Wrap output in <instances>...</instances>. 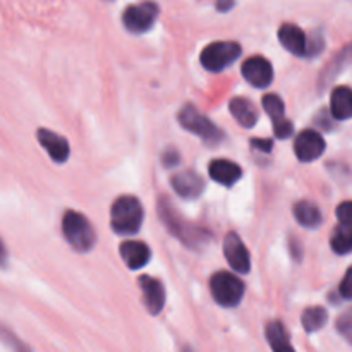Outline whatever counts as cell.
<instances>
[{"mask_svg":"<svg viewBox=\"0 0 352 352\" xmlns=\"http://www.w3.org/2000/svg\"><path fill=\"white\" fill-rule=\"evenodd\" d=\"M158 215H160L162 223H165L172 236L181 239L188 248H199L205 246L210 241V232H206L201 227L195 226L191 222H186L177 212L170 206L168 199H160L158 201Z\"/></svg>","mask_w":352,"mask_h":352,"instance_id":"1","label":"cell"},{"mask_svg":"<svg viewBox=\"0 0 352 352\" xmlns=\"http://www.w3.org/2000/svg\"><path fill=\"white\" fill-rule=\"evenodd\" d=\"M112 229L120 236H133L143 223V206L134 196H120L110 210Z\"/></svg>","mask_w":352,"mask_h":352,"instance_id":"2","label":"cell"},{"mask_svg":"<svg viewBox=\"0 0 352 352\" xmlns=\"http://www.w3.org/2000/svg\"><path fill=\"white\" fill-rule=\"evenodd\" d=\"M62 230L67 243L76 251H89L96 243V234L85 215L78 212H65L62 219Z\"/></svg>","mask_w":352,"mask_h":352,"instance_id":"3","label":"cell"},{"mask_svg":"<svg viewBox=\"0 0 352 352\" xmlns=\"http://www.w3.org/2000/svg\"><path fill=\"white\" fill-rule=\"evenodd\" d=\"M210 291L217 305L223 308H234L244 296V284L239 277L229 272H219L210 280Z\"/></svg>","mask_w":352,"mask_h":352,"instance_id":"4","label":"cell"},{"mask_svg":"<svg viewBox=\"0 0 352 352\" xmlns=\"http://www.w3.org/2000/svg\"><path fill=\"white\" fill-rule=\"evenodd\" d=\"M179 122L184 129L191 131V133L198 134L205 143L208 144H217L222 141L223 134L208 117H205L203 113H199L196 110V107L186 105L184 109L179 112Z\"/></svg>","mask_w":352,"mask_h":352,"instance_id":"5","label":"cell"},{"mask_svg":"<svg viewBox=\"0 0 352 352\" xmlns=\"http://www.w3.org/2000/svg\"><path fill=\"white\" fill-rule=\"evenodd\" d=\"M241 45L236 41H215L201 52L203 67L212 72H220L237 60Z\"/></svg>","mask_w":352,"mask_h":352,"instance_id":"6","label":"cell"},{"mask_svg":"<svg viewBox=\"0 0 352 352\" xmlns=\"http://www.w3.org/2000/svg\"><path fill=\"white\" fill-rule=\"evenodd\" d=\"M158 17V6L153 2H143L138 6H131L124 10V26L131 33H144L155 24Z\"/></svg>","mask_w":352,"mask_h":352,"instance_id":"7","label":"cell"},{"mask_svg":"<svg viewBox=\"0 0 352 352\" xmlns=\"http://www.w3.org/2000/svg\"><path fill=\"white\" fill-rule=\"evenodd\" d=\"M223 253H226L232 270H236L237 274H248L251 270L250 251L236 232L227 234L226 241H223Z\"/></svg>","mask_w":352,"mask_h":352,"instance_id":"8","label":"cell"},{"mask_svg":"<svg viewBox=\"0 0 352 352\" xmlns=\"http://www.w3.org/2000/svg\"><path fill=\"white\" fill-rule=\"evenodd\" d=\"M296 157L301 162H313L325 151V140L316 131L306 129L294 141Z\"/></svg>","mask_w":352,"mask_h":352,"instance_id":"9","label":"cell"},{"mask_svg":"<svg viewBox=\"0 0 352 352\" xmlns=\"http://www.w3.org/2000/svg\"><path fill=\"white\" fill-rule=\"evenodd\" d=\"M243 76L256 88H267L274 81V67L265 57H251L243 64Z\"/></svg>","mask_w":352,"mask_h":352,"instance_id":"10","label":"cell"},{"mask_svg":"<svg viewBox=\"0 0 352 352\" xmlns=\"http://www.w3.org/2000/svg\"><path fill=\"white\" fill-rule=\"evenodd\" d=\"M138 282H140L141 292H143V302H144V306H146L148 313L153 316H157L165 306L164 285H162V282H158L157 278L148 277V275L140 277V280Z\"/></svg>","mask_w":352,"mask_h":352,"instance_id":"11","label":"cell"},{"mask_svg":"<svg viewBox=\"0 0 352 352\" xmlns=\"http://www.w3.org/2000/svg\"><path fill=\"white\" fill-rule=\"evenodd\" d=\"M278 40H280L282 47L287 48L291 54L298 55V57L308 55V38H306L305 31L296 24H282L278 30Z\"/></svg>","mask_w":352,"mask_h":352,"instance_id":"12","label":"cell"},{"mask_svg":"<svg viewBox=\"0 0 352 352\" xmlns=\"http://www.w3.org/2000/svg\"><path fill=\"white\" fill-rule=\"evenodd\" d=\"M170 182H172V188H174V191L184 199L198 198V196L203 192V188H205V182H203V179L192 170L177 172V174L172 177Z\"/></svg>","mask_w":352,"mask_h":352,"instance_id":"13","label":"cell"},{"mask_svg":"<svg viewBox=\"0 0 352 352\" xmlns=\"http://www.w3.org/2000/svg\"><path fill=\"white\" fill-rule=\"evenodd\" d=\"M36 136L41 146L47 150L48 155H50L52 160H55L57 164H64V162L67 160L69 153H71L67 140H64V138L58 136L57 133L48 129H40L36 133Z\"/></svg>","mask_w":352,"mask_h":352,"instance_id":"14","label":"cell"},{"mask_svg":"<svg viewBox=\"0 0 352 352\" xmlns=\"http://www.w3.org/2000/svg\"><path fill=\"white\" fill-rule=\"evenodd\" d=\"M120 256H122L124 263L131 268V270H140L144 265L150 261L151 251L150 248L140 241H126L120 244Z\"/></svg>","mask_w":352,"mask_h":352,"instance_id":"15","label":"cell"},{"mask_svg":"<svg viewBox=\"0 0 352 352\" xmlns=\"http://www.w3.org/2000/svg\"><path fill=\"white\" fill-rule=\"evenodd\" d=\"M210 175L215 182L222 186H232L243 175V168L230 160H213L208 168Z\"/></svg>","mask_w":352,"mask_h":352,"instance_id":"16","label":"cell"},{"mask_svg":"<svg viewBox=\"0 0 352 352\" xmlns=\"http://www.w3.org/2000/svg\"><path fill=\"white\" fill-rule=\"evenodd\" d=\"M330 112L337 120H347L352 117V89L339 86L330 96Z\"/></svg>","mask_w":352,"mask_h":352,"instance_id":"17","label":"cell"},{"mask_svg":"<svg viewBox=\"0 0 352 352\" xmlns=\"http://www.w3.org/2000/svg\"><path fill=\"white\" fill-rule=\"evenodd\" d=\"M230 113L243 127H253L258 120V110L248 98H234L230 102Z\"/></svg>","mask_w":352,"mask_h":352,"instance_id":"18","label":"cell"},{"mask_svg":"<svg viewBox=\"0 0 352 352\" xmlns=\"http://www.w3.org/2000/svg\"><path fill=\"white\" fill-rule=\"evenodd\" d=\"M294 215H296V220H298L302 227H308V229H316V227L322 226L323 222V217H322V212H320V208L309 201L296 203Z\"/></svg>","mask_w":352,"mask_h":352,"instance_id":"19","label":"cell"},{"mask_svg":"<svg viewBox=\"0 0 352 352\" xmlns=\"http://www.w3.org/2000/svg\"><path fill=\"white\" fill-rule=\"evenodd\" d=\"M267 339L274 352H296L291 346L287 332L280 322H270L267 325Z\"/></svg>","mask_w":352,"mask_h":352,"instance_id":"20","label":"cell"},{"mask_svg":"<svg viewBox=\"0 0 352 352\" xmlns=\"http://www.w3.org/2000/svg\"><path fill=\"white\" fill-rule=\"evenodd\" d=\"M330 244H332V250L336 251L337 254L352 253V226H344V223H340V226L333 230Z\"/></svg>","mask_w":352,"mask_h":352,"instance_id":"21","label":"cell"},{"mask_svg":"<svg viewBox=\"0 0 352 352\" xmlns=\"http://www.w3.org/2000/svg\"><path fill=\"white\" fill-rule=\"evenodd\" d=\"M327 320H329V315H327L322 306H313V308H308L302 313V327L308 333L322 330L325 327Z\"/></svg>","mask_w":352,"mask_h":352,"instance_id":"22","label":"cell"},{"mask_svg":"<svg viewBox=\"0 0 352 352\" xmlns=\"http://www.w3.org/2000/svg\"><path fill=\"white\" fill-rule=\"evenodd\" d=\"M263 109L265 112L270 116V119L274 120V124L282 122L285 119V109H284V102L278 95H267L263 98Z\"/></svg>","mask_w":352,"mask_h":352,"instance_id":"23","label":"cell"},{"mask_svg":"<svg viewBox=\"0 0 352 352\" xmlns=\"http://www.w3.org/2000/svg\"><path fill=\"white\" fill-rule=\"evenodd\" d=\"M337 330L352 344V308L337 320Z\"/></svg>","mask_w":352,"mask_h":352,"instance_id":"24","label":"cell"},{"mask_svg":"<svg viewBox=\"0 0 352 352\" xmlns=\"http://www.w3.org/2000/svg\"><path fill=\"white\" fill-rule=\"evenodd\" d=\"M337 219L344 226H352V201H344L337 206Z\"/></svg>","mask_w":352,"mask_h":352,"instance_id":"25","label":"cell"},{"mask_svg":"<svg viewBox=\"0 0 352 352\" xmlns=\"http://www.w3.org/2000/svg\"><path fill=\"white\" fill-rule=\"evenodd\" d=\"M274 131L275 136H277L278 140H287V138L292 136V133H294V126H292L291 120L284 119L282 122L274 124Z\"/></svg>","mask_w":352,"mask_h":352,"instance_id":"26","label":"cell"},{"mask_svg":"<svg viewBox=\"0 0 352 352\" xmlns=\"http://www.w3.org/2000/svg\"><path fill=\"white\" fill-rule=\"evenodd\" d=\"M340 296L344 299H352V267L346 272V277L340 282Z\"/></svg>","mask_w":352,"mask_h":352,"instance_id":"27","label":"cell"},{"mask_svg":"<svg viewBox=\"0 0 352 352\" xmlns=\"http://www.w3.org/2000/svg\"><path fill=\"white\" fill-rule=\"evenodd\" d=\"M0 336H2L3 340H7V342H9L10 346L14 347V352H31L30 347L24 346V344L21 342V340H17L16 337H14L12 333L7 332V330H6V332H3V330H2V332H0Z\"/></svg>","mask_w":352,"mask_h":352,"instance_id":"28","label":"cell"},{"mask_svg":"<svg viewBox=\"0 0 352 352\" xmlns=\"http://www.w3.org/2000/svg\"><path fill=\"white\" fill-rule=\"evenodd\" d=\"M323 38L320 34H315L313 38H308V57L318 55L323 50Z\"/></svg>","mask_w":352,"mask_h":352,"instance_id":"29","label":"cell"},{"mask_svg":"<svg viewBox=\"0 0 352 352\" xmlns=\"http://www.w3.org/2000/svg\"><path fill=\"white\" fill-rule=\"evenodd\" d=\"M7 258H9V254H7V248L6 244H3V241L0 239V268L7 267Z\"/></svg>","mask_w":352,"mask_h":352,"instance_id":"30","label":"cell"},{"mask_svg":"<svg viewBox=\"0 0 352 352\" xmlns=\"http://www.w3.org/2000/svg\"><path fill=\"white\" fill-rule=\"evenodd\" d=\"M232 6H234V0H217V9L223 10V12L229 10Z\"/></svg>","mask_w":352,"mask_h":352,"instance_id":"31","label":"cell"},{"mask_svg":"<svg viewBox=\"0 0 352 352\" xmlns=\"http://www.w3.org/2000/svg\"><path fill=\"white\" fill-rule=\"evenodd\" d=\"M253 146L260 148V150H263V151H270L272 141H253Z\"/></svg>","mask_w":352,"mask_h":352,"instance_id":"32","label":"cell"},{"mask_svg":"<svg viewBox=\"0 0 352 352\" xmlns=\"http://www.w3.org/2000/svg\"><path fill=\"white\" fill-rule=\"evenodd\" d=\"M182 352H195V351H192V349H191V347H186V349H184V351H182Z\"/></svg>","mask_w":352,"mask_h":352,"instance_id":"33","label":"cell"},{"mask_svg":"<svg viewBox=\"0 0 352 352\" xmlns=\"http://www.w3.org/2000/svg\"><path fill=\"white\" fill-rule=\"evenodd\" d=\"M351 50H352V47H351Z\"/></svg>","mask_w":352,"mask_h":352,"instance_id":"34","label":"cell"}]
</instances>
